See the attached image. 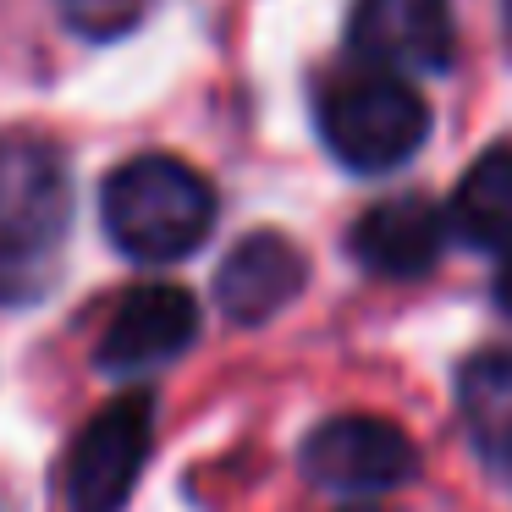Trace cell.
<instances>
[{
	"label": "cell",
	"mask_w": 512,
	"mask_h": 512,
	"mask_svg": "<svg viewBox=\"0 0 512 512\" xmlns=\"http://www.w3.org/2000/svg\"><path fill=\"white\" fill-rule=\"evenodd\" d=\"M353 50L380 72H446L457 56L452 0H353Z\"/></svg>",
	"instance_id": "cell-5"
},
{
	"label": "cell",
	"mask_w": 512,
	"mask_h": 512,
	"mask_svg": "<svg viewBox=\"0 0 512 512\" xmlns=\"http://www.w3.org/2000/svg\"><path fill=\"white\" fill-rule=\"evenodd\" d=\"M199 336V303L188 287L171 281H144V287L122 292V303L111 309V325L100 336L94 364L105 375H144L155 364H171L177 353H188Z\"/></svg>",
	"instance_id": "cell-7"
},
{
	"label": "cell",
	"mask_w": 512,
	"mask_h": 512,
	"mask_svg": "<svg viewBox=\"0 0 512 512\" xmlns=\"http://www.w3.org/2000/svg\"><path fill=\"white\" fill-rule=\"evenodd\" d=\"M61 12H67V23L78 28V34H122V28H133V17L144 12V0H61Z\"/></svg>",
	"instance_id": "cell-12"
},
{
	"label": "cell",
	"mask_w": 512,
	"mask_h": 512,
	"mask_svg": "<svg viewBox=\"0 0 512 512\" xmlns=\"http://www.w3.org/2000/svg\"><path fill=\"white\" fill-rule=\"evenodd\" d=\"M496 303L512 314V248H507V265H501V276H496Z\"/></svg>",
	"instance_id": "cell-13"
},
{
	"label": "cell",
	"mask_w": 512,
	"mask_h": 512,
	"mask_svg": "<svg viewBox=\"0 0 512 512\" xmlns=\"http://www.w3.org/2000/svg\"><path fill=\"white\" fill-rule=\"evenodd\" d=\"M441 243H446V215L424 193H397V199L369 204L347 232V248H353L358 265L369 276H391V281L435 270Z\"/></svg>",
	"instance_id": "cell-9"
},
{
	"label": "cell",
	"mask_w": 512,
	"mask_h": 512,
	"mask_svg": "<svg viewBox=\"0 0 512 512\" xmlns=\"http://www.w3.org/2000/svg\"><path fill=\"white\" fill-rule=\"evenodd\" d=\"M67 166L45 138H0V243L50 254L67 232Z\"/></svg>",
	"instance_id": "cell-6"
},
{
	"label": "cell",
	"mask_w": 512,
	"mask_h": 512,
	"mask_svg": "<svg viewBox=\"0 0 512 512\" xmlns=\"http://www.w3.org/2000/svg\"><path fill=\"white\" fill-rule=\"evenodd\" d=\"M309 287V259L281 232H248L215 270V303L232 325H265Z\"/></svg>",
	"instance_id": "cell-8"
},
{
	"label": "cell",
	"mask_w": 512,
	"mask_h": 512,
	"mask_svg": "<svg viewBox=\"0 0 512 512\" xmlns=\"http://www.w3.org/2000/svg\"><path fill=\"white\" fill-rule=\"evenodd\" d=\"M507 34H512V0H507Z\"/></svg>",
	"instance_id": "cell-14"
},
{
	"label": "cell",
	"mask_w": 512,
	"mask_h": 512,
	"mask_svg": "<svg viewBox=\"0 0 512 512\" xmlns=\"http://www.w3.org/2000/svg\"><path fill=\"white\" fill-rule=\"evenodd\" d=\"M303 474L325 490H397L419 474V446L380 413H336L303 441Z\"/></svg>",
	"instance_id": "cell-4"
},
{
	"label": "cell",
	"mask_w": 512,
	"mask_h": 512,
	"mask_svg": "<svg viewBox=\"0 0 512 512\" xmlns=\"http://www.w3.org/2000/svg\"><path fill=\"white\" fill-rule=\"evenodd\" d=\"M430 133V105L402 72H347L320 100V138L347 171L386 177L408 166Z\"/></svg>",
	"instance_id": "cell-2"
},
{
	"label": "cell",
	"mask_w": 512,
	"mask_h": 512,
	"mask_svg": "<svg viewBox=\"0 0 512 512\" xmlns=\"http://www.w3.org/2000/svg\"><path fill=\"white\" fill-rule=\"evenodd\" d=\"M100 215L111 243L138 265L188 259L215 226V188L177 155H138L105 177Z\"/></svg>",
	"instance_id": "cell-1"
},
{
	"label": "cell",
	"mask_w": 512,
	"mask_h": 512,
	"mask_svg": "<svg viewBox=\"0 0 512 512\" xmlns=\"http://www.w3.org/2000/svg\"><path fill=\"white\" fill-rule=\"evenodd\" d=\"M457 408L474 446L512 474V347H485L457 369Z\"/></svg>",
	"instance_id": "cell-11"
},
{
	"label": "cell",
	"mask_w": 512,
	"mask_h": 512,
	"mask_svg": "<svg viewBox=\"0 0 512 512\" xmlns=\"http://www.w3.org/2000/svg\"><path fill=\"white\" fill-rule=\"evenodd\" d=\"M149 441H155V397L149 391H122L116 402H105L67 452V507L122 512L149 463Z\"/></svg>",
	"instance_id": "cell-3"
},
{
	"label": "cell",
	"mask_w": 512,
	"mask_h": 512,
	"mask_svg": "<svg viewBox=\"0 0 512 512\" xmlns=\"http://www.w3.org/2000/svg\"><path fill=\"white\" fill-rule=\"evenodd\" d=\"M347 512H375V507H347Z\"/></svg>",
	"instance_id": "cell-15"
},
{
	"label": "cell",
	"mask_w": 512,
	"mask_h": 512,
	"mask_svg": "<svg viewBox=\"0 0 512 512\" xmlns=\"http://www.w3.org/2000/svg\"><path fill=\"white\" fill-rule=\"evenodd\" d=\"M446 232H457L479 254H507L512 248V144H496L463 171L452 204H446Z\"/></svg>",
	"instance_id": "cell-10"
}]
</instances>
